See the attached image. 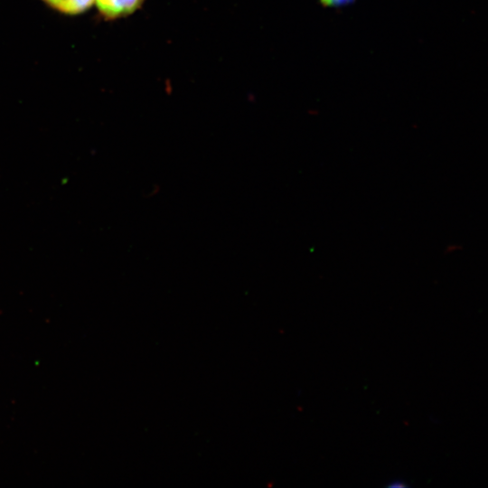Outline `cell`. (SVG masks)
<instances>
[{
  "label": "cell",
  "mask_w": 488,
  "mask_h": 488,
  "mask_svg": "<svg viewBox=\"0 0 488 488\" xmlns=\"http://www.w3.org/2000/svg\"><path fill=\"white\" fill-rule=\"evenodd\" d=\"M407 486L408 484L402 480H393L388 484L389 488H404Z\"/></svg>",
  "instance_id": "obj_4"
},
{
  "label": "cell",
  "mask_w": 488,
  "mask_h": 488,
  "mask_svg": "<svg viewBox=\"0 0 488 488\" xmlns=\"http://www.w3.org/2000/svg\"><path fill=\"white\" fill-rule=\"evenodd\" d=\"M320 4L325 7H343L352 4L355 0H319Z\"/></svg>",
  "instance_id": "obj_3"
},
{
  "label": "cell",
  "mask_w": 488,
  "mask_h": 488,
  "mask_svg": "<svg viewBox=\"0 0 488 488\" xmlns=\"http://www.w3.org/2000/svg\"><path fill=\"white\" fill-rule=\"evenodd\" d=\"M145 0H94V5L105 20L127 17L138 10Z\"/></svg>",
  "instance_id": "obj_1"
},
{
  "label": "cell",
  "mask_w": 488,
  "mask_h": 488,
  "mask_svg": "<svg viewBox=\"0 0 488 488\" xmlns=\"http://www.w3.org/2000/svg\"><path fill=\"white\" fill-rule=\"evenodd\" d=\"M52 10L64 15H79L87 12L94 0H42Z\"/></svg>",
  "instance_id": "obj_2"
}]
</instances>
